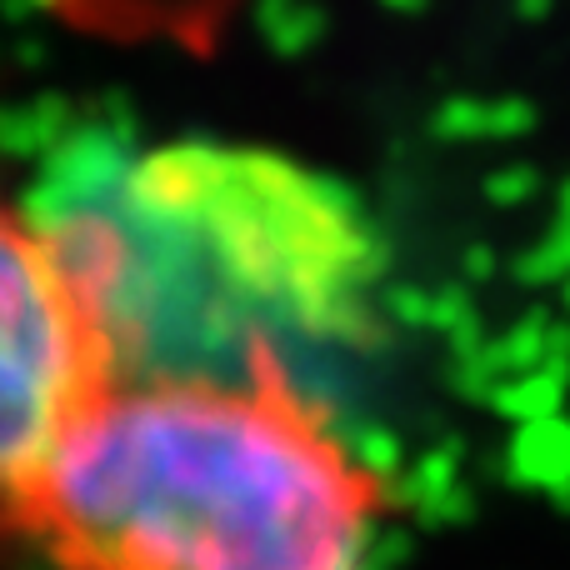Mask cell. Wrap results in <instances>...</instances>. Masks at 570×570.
I'll use <instances>...</instances> for the list:
<instances>
[{
  "instance_id": "6da1fadb",
  "label": "cell",
  "mask_w": 570,
  "mask_h": 570,
  "mask_svg": "<svg viewBox=\"0 0 570 570\" xmlns=\"http://www.w3.org/2000/svg\"><path fill=\"white\" fill-rule=\"evenodd\" d=\"M106 315L120 375L301 371L381 315L385 250L325 170L250 140H160L40 200ZM305 375V371H301Z\"/></svg>"
},
{
  "instance_id": "7a4b0ae2",
  "label": "cell",
  "mask_w": 570,
  "mask_h": 570,
  "mask_svg": "<svg viewBox=\"0 0 570 570\" xmlns=\"http://www.w3.org/2000/svg\"><path fill=\"white\" fill-rule=\"evenodd\" d=\"M391 481L301 371L116 375L26 511L50 570H371Z\"/></svg>"
},
{
  "instance_id": "3957f363",
  "label": "cell",
  "mask_w": 570,
  "mask_h": 570,
  "mask_svg": "<svg viewBox=\"0 0 570 570\" xmlns=\"http://www.w3.org/2000/svg\"><path fill=\"white\" fill-rule=\"evenodd\" d=\"M116 375L106 315L56 220L0 176V546L26 541L50 455Z\"/></svg>"
},
{
  "instance_id": "277c9868",
  "label": "cell",
  "mask_w": 570,
  "mask_h": 570,
  "mask_svg": "<svg viewBox=\"0 0 570 570\" xmlns=\"http://www.w3.org/2000/svg\"><path fill=\"white\" fill-rule=\"evenodd\" d=\"M110 6H120L130 16V10H146V20L150 26H186L190 20V10H200V6H216V0H60V10L66 16H86V10H106L110 16Z\"/></svg>"
}]
</instances>
